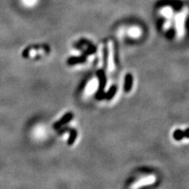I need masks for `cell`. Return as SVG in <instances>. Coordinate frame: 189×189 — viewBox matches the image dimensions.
<instances>
[{
    "instance_id": "obj_1",
    "label": "cell",
    "mask_w": 189,
    "mask_h": 189,
    "mask_svg": "<svg viewBox=\"0 0 189 189\" xmlns=\"http://www.w3.org/2000/svg\"><path fill=\"white\" fill-rule=\"evenodd\" d=\"M45 50L42 47H31L30 49H27L24 52V56H37L41 55L43 53H44Z\"/></svg>"
},
{
    "instance_id": "obj_2",
    "label": "cell",
    "mask_w": 189,
    "mask_h": 189,
    "mask_svg": "<svg viewBox=\"0 0 189 189\" xmlns=\"http://www.w3.org/2000/svg\"><path fill=\"white\" fill-rule=\"evenodd\" d=\"M108 68L110 71L114 69L113 63V47L112 42H110L108 44Z\"/></svg>"
},
{
    "instance_id": "obj_3",
    "label": "cell",
    "mask_w": 189,
    "mask_h": 189,
    "mask_svg": "<svg viewBox=\"0 0 189 189\" xmlns=\"http://www.w3.org/2000/svg\"><path fill=\"white\" fill-rule=\"evenodd\" d=\"M155 181V177L154 176H148L146 178H143L140 180L136 183L135 185H133V188H140V187L148 185V184H153Z\"/></svg>"
},
{
    "instance_id": "obj_4",
    "label": "cell",
    "mask_w": 189,
    "mask_h": 189,
    "mask_svg": "<svg viewBox=\"0 0 189 189\" xmlns=\"http://www.w3.org/2000/svg\"><path fill=\"white\" fill-rule=\"evenodd\" d=\"M72 118H73V114H72L71 113H66L63 118H61V120L59 121L58 122H56L54 124V128H59V127H61L62 125H65V124H66L67 122H69V121L72 119Z\"/></svg>"
},
{
    "instance_id": "obj_5",
    "label": "cell",
    "mask_w": 189,
    "mask_h": 189,
    "mask_svg": "<svg viewBox=\"0 0 189 189\" xmlns=\"http://www.w3.org/2000/svg\"><path fill=\"white\" fill-rule=\"evenodd\" d=\"M97 87H98V81L97 80H92L88 83V86L86 88V94L87 95H91L94 92V91H96V90L97 89Z\"/></svg>"
},
{
    "instance_id": "obj_6",
    "label": "cell",
    "mask_w": 189,
    "mask_h": 189,
    "mask_svg": "<svg viewBox=\"0 0 189 189\" xmlns=\"http://www.w3.org/2000/svg\"><path fill=\"white\" fill-rule=\"evenodd\" d=\"M128 33L130 35V36L136 38V37H139L141 35V30L137 27H133L129 29Z\"/></svg>"
},
{
    "instance_id": "obj_7",
    "label": "cell",
    "mask_w": 189,
    "mask_h": 189,
    "mask_svg": "<svg viewBox=\"0 0 189 189\" xmlns=\"http://www.w3.org/2000/svg\"><path fill=\"white\" fill-rule=\"evenodd\" d=\"M76 132L74 130H71V136H70V137H69L68 143H69V144H72V143H73L74 140H75V139H76Z\"/></svg>"
},
{
    "instance_id": "obj_8",
    "label": "cell",
    "mask_w": 189,
    "mask_h": 189,
    "mask_svg": "<svg viewBox=\"0 0 189 189\" xmlns=\"http://www.w3.org/2000/svg\"><path fill=\"white\" fill-rule=\"evenodd\" d=\"M23 2L26 6H33L36 3V0H23Z\"/></svg>"
},
{
    "instance_id": "obj_9",
    "label": "cell",
    "mask_w": 189,
    "mask_h": 189,
    "mask_svg": "<svg viewBox=\"0 0 189 189\" xmlns=\"http://www.w3.org/2000/svg\"><path fill=\"white\" fill-rule=\"evenodd\" d=\"M184 136V133H181L180 131H177V132H176L174 134V136L176 139H177V140H180V139H181L182 136Z\"/></svg>"
}]
</instances>
